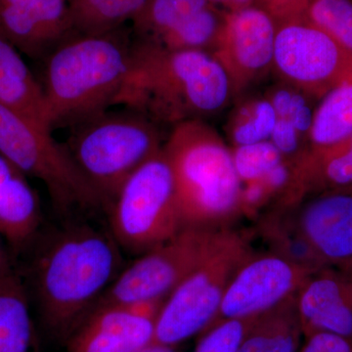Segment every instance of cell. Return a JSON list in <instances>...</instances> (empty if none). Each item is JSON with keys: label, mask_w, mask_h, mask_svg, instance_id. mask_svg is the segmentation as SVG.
Here are the masks:
<instances>
[{"label": "cell", "mask_w": 352, "mask_h": 352, "mask_svg": "<svg viewBox=\"0 0 352 352\" xmlns=\"http://www.w3.org/2000/svg\"><path fill=\"white\" fill-rule=\"evenodd\" d=\"M285 85L271 88L266 98L274 108L278 119L289 120L308 140L316 110L310 101L314 99L292 85Z\"/></svg>", "instance_id": "cell-29"}, {"label": "cell", "mask_w": 352, "mask_h": 352, "mask_svg": "<svg viewBox=\"0 0 352 352\" xmlns=\"http://www.w3.org/2000/svg\"><path fill=\"white\" fill-rule=\"evenodd\" d=\"M296 296L254 317L237 352H298L303 333Z\"/></svg>", "instance_id": "cell-21"}, {"label": "cell", "mask_w": 352, "mask_h": 352, "mask_svg": "<svg viewBox=\"0 0 352 352\" xmlns=\"http://www.w3.org/2000/svg\"><path fill=\"white\" fill-rule=\"evenodd\" d=\"M0 106L41 129L51 131L43 85L21 52L0 36Z\"/></svg>", "instance_id": "cell-19"}, {"label": "cell", "mask_w": 352, "mask_h": 352, "mask_svg": "<svg viewBox=\"0 0 352 352\" xmlns=\"http://www.w3.org/2000/svg\"><path fill=\"white\" fill-rule=\"evenodd\" d=\"M298 352H352V340L331 333H317L305 338Z\"/></svg>", "instance_id": "cell-34"}, {"label": "cell", "mask_w": 352, "mask_h": 352, "mask_svg": "<svg viewBox=\"0 0 352 352\" xmlns=\"http://www.w3.org/2000/svg\"><path fill=\"white\" fill-rule=\"evenodd\" d=\"M303 20L352 51V0H309Z\"/></svg>", "instance_id": "cell-28"}, {"label": "cell", "mask_w": 352, "mask_h": 352, "mask_svg": "<svg viewBox=\"0 0 352 352\" xmlns=\"http://www.w3.org/2000/svg\"><path fill=\"white\" fill-rule=\"evenodd\" d=\"M9 263H11V261L9 258L8 252L6 251V240L0 233V270Z\"/></svg>", "instance_id": "cell-37"}, {"label": "cell", "mask_w": 352, "mask_h": 352, "mask_svg": "<svg viewBox=\"0 0 352 352\" xmlns=\"http://www.w3.org/2000/svg\"><path fill=\"white\" fill-rule=\"evenodd\" d=\"M41 203L24 175L0 155V233L14 250L36 237L41 224Z\"/></svg>", "instance_id": "cell-18"}, {"label": "cell", "mask_w": 352, "mask_h": 352, "mask_svg": "<svg viewBox=\"0 0 352 352\" xmlns=\"http://www.w3.org/2000/svg\"><path fill=\"white\" fill-rule=\"evenodd\" d=\"M273 69L282 80L321 100L352 72V51L303 19L276 25Z\"/></svg>", "instance_id": "cell-10"}, {"label": "cell", "mask_w": 352, "mask_h": 352, "mask_svg": "<svg viewBox=\"0 0 352 352\" xmlns=\"http://www.w3.org/2000/svg\"><path fill=\"white\" fill-rule=\"evenodd\" d=\"M252 319H229L214 324L206 330L195 352H237Z\"/></svg>", "instance_id": "cell-31"}, {"label": "cell", "mask_w": 352, "mask_h": 352, "mask_svg": "<svg viewBox=\"0 0 352 352\" xmlns=\"http://www.w3.org/2000/svg\"><path fill=\"white\" fill-rule=\"evenodd\" d=\"M164 300L95 307L69 336L67 352H138L154 340Z\"/></svg>", "instance_id": "cell-13"}, {"label": "cell", "mask_w": 352, "mask_h": 352, "mask_svg": "<svg viewBox=\"0 0 352 352\" xmlns=\"http://www.w3.org/2000/svg\"><path fill=\"white\" fill-rule=\"evenodd\" d=\"M0 352H41L29 293L11 263L0 270Z\"/></svg>", "instance_id": "cell-20"}, {"label": "cell", "mask_w": 352, "mask_h": 352, "mask_svg": "<svg viewBox=\"0 0 352 352\" xmlns=\"http://www.w3.org/2000/svg\"><path fill=\"white\" fill-rule=\"evenodd\" d=\"M352 134V72L321 99L315 110L309 148L336 144Z\"/></svg>", "instance_id": "cell-23"}, {"label": "cell", "mask_w": 352, "mask_h": 352, "mask_svg": "<svg viewBox=\"0 0 352 352\" xmlns=\"http://www.w3.org/2000/svg\"><path fill=\"white\" fill-rule=\"evenodd\" d=\"M296 226L328 265L352 266V193H323L293 208Z\"/></svg>", "instance_id": "cell-16"}, {"label": "cell", "mask_w": 352, "mask_h": 352, "mask_svg": "<svg viewBox=\"0 0 352 352\" xmlns=\"http://www.w3.org/2000/svg\"><path fill=\"white\" fill-rule=\"evenodd\" d=\"M252 6H256V0H224L222 8L226 12H236Z\"/></svg>", "instance_id": "cell-35"}, {"label": "cell", "mask_w": 352, "mask_h": 352, "mask_svg": "<svg viewBox=\"0 0 352 352\" xmlns=\"http://www.w3.org/2000/svg\"><path fill=\"white\" fill-rule=\"evenodd\" d=\"M74 34L68 0H0V36L28 56L45 59Z\"/></svg>", "instance_id": "cell-14"}, {"label": "cell", "mask_w": 352, "mask_h": 352, "mask_svg": "<svg viewBox=\"0 0 352 352\" xmlns=\"http://www.w3.org/2000/svg\"><path fill=\"white\" fill-rule=\"evenodd\" d=\"M74 32L99 36L120 30L135 19L148 0H68Z\"/></svg>", "instance_id": "cell-24"}, {"label": "cell", "mask_w": 352, "mask_h": 352, "mask_svg": "<svg viewBox=\"0 0 352 352\" xmlns=\"http://www.w3.org/2000/svg\"><path fill=\"white\" fill-rule=\"evenodd\" d=\"M51 132L0 106L1 156L24 175L41 180L55 207L63 212L104 207L65 146L56 142Z\"/></svg>", "instance_id": "cell-8"}, {"label": "cell", "mask_w": 352, "mask_h": 352, "mask_svg": "<svg viewBox=\"0 0 352 352\" xmlns=\"http://www.w3.org/2000/svg\"><path fill=\"white\" fill-rule=\"evenodd\" d=\"M309 0H256V6L265 11L276 25L303 19Z\"/></svg>", "instance_id": "cell-33"}, {"label": "cell", "mask_w": 352, "mask_h": 352, "mask_svg": "<svg viewBox=\"0 0 352 352\" xmlns=\"http://www.w3.org/2000/svg\"><path fill=\"white\" fill-rule=\"evenodd\" d=\"M208 6V0H148L132 22L136 41L155 43Z\"/></svg>", "instance_id": "cell-25"}, {"label": "cell", "mask_w": 352, "mask_h": 352, "mask_svg": "<svg viewBox=\"0 0 352 352\" xmlns=\"http://www.w3.org/2000/svg\"><path fill=\"white\" fill-rule=\"evenodd\" d=\"M314 272L275 252H252L231 280L210 326L267 311L296 296Z\"/></svg>", "instance_id": "cell-11"}, {"label": "cell", "mask_w": 352, "mask_h": 352, "mask_svg": "<svg viewBox=\"0 0 352 352\" xmlns=\"http://www.w3.org/2000/svg\"><path fill=\"white\" fill-rule=\"evenodd\" d=\"M220 230L184 227L124 267L95 307L166 300L207 258Z\"/></svg>", "instance_id": "cell-9"}, {"label": "cell", "mask_w": 352, "mask_h": 352, "mask_svg": "<svg viewBox=\"0 0 352 352\" xmlns=\"http://www.w3.org/2000/svg\"><path fill=\"white\" fill-rule=\"evenodd\" d=\"M351 270H352V267H351Z\"/></svg>", "instance_id": "cell-39"}, {"label": "cell", "mask_w": 352, "mask_h": 352, "mask_svg": "<svg viewBox=\"0 0 352 352\" xmlns=\"http://www.w3.org/2000/svg\"><path fill=\"white\" fill-rule=\"evenodd\" d=\"M132 43L120 30L74 34L45 58L43 87L51 131L78 126L115 105L131 67Z\"/></svg>", "instance_id": "cell-3"}, {"label": "cell", "mask_w": 352, "mask_h": 352, "mask_svg": "<svg viewBox=\"0 0 352 352\" xmlns=\"http://www.w3.org/2000/svg\"><path fill=\"white\" fill-rule=\"evenodd\" d=\"M163 149L175 178L183 228H227L243 214V183L232 150L214 127L204 120L176 124Z\"/></svg>", "instance_id": "cell-4"}, {"label": "cell", "mask_w": 352, "mask_h": 352, "mask_svg": "<svg viewBox=\"0 0 352 352\" xmlns=\"http://www.w3.org/2000/svg\"><path fill=\"white\" fill-rule=\"evenodd\" d=\"M252 252L247 234L221 229L207 258L164 300L153 342L175 346L210 328L231 280Z\"/></svg>", "instance_id": "cell-6"}, {"label": "cell", "mask_w": 352, "mask_h": 352, "mask_svg": "<svg viewBox=\"0 0 352 352\" xmlns=\"http://www.w3.org/2000/svg\"><path fill=\"white\" fill-rule=\"evenodd\" d=\"M305 140L307 139L303 138L289 120L277 118L276 124L271 133L270 141L281 153L285 161L295 163L307 150L303 145Z\"/></svg>", "instance_id": "cell-32"}, {"label": "cell", "mask_w": 352, "mask_h": 352, "mask_svg": "<svg viewBox=\"0 0 352 352\" xmlns=\"http://www.w3.org/2000/svg\"><path fill=\"white\" fill-rule=\"evenodd\" d=\"M277 116L267 98L251 99L236 108L227 122L234 147L270 140Z\"/></svg>", "instance_id": "cell-27"}, {"label": "cell", "mask_w": 352, "mask_h": 352, "mask_svg": "<svg viewBox=\"0 0 352 352\" xmlns=\"http://www.w3.org/2000/svg\"><path fill=\"white\" fill-rule=\"evenodd\" d=\"M232 157L236 173L243 184L258 182L285 161L270 140L234 147Z\"/></svg>", "instance_id": "cell-30"}, {"label": "cell", "mask_w": 352, "mask_h": 352, "mask_svg": "<svg viewBox=\"0 0 352 352\" xmlns=\"http://www.w3.org/2000/svg\"><path fill=\"white\" fill-rule=\"evenodd\" d=\"M110 226L122 250L138 254L182 230L175 178L163 148L120 187L110 206Z\"/></svg>", "instance_id": "cell-7"}, {"label": "cell", "mask_w": 352, "mask_h": 352, "mask_svg": "<svg viewBox=\"0 0 352 352\" xmlns=\"http://www.w3.org/2000/svg\"><path fill=\"white\" fill-rule=\"evenodd\" d=\"M138 352H175L173 351V346H166V344H159V342H152L151 344L143 347Z\"/></svg>", "instance_id": "cell-36"}, {"label": "cell", "mask_w": 352, "mask_h": 352, "mask_svg": "<svg viewBox=\"0 0 352 352\" xmlns=\"http://www.w3.org/2000/svg\"><path fill=\"white\" fill-rule=\"evenodd\" d=\"M296 298L305 338L331 333L352 340V270L326 266L315 271Z\"/></svg>", "instance_id": "cell-15"}, {"label": "cell", "mask_w": 352, "mask_h": 352, "mask_svg": "<svg viewBox=\"0 0 352 352\" xmlns=\"http://www.w3.org/2000/svg\"><path fill=\"white\" fill-rule=\"evenodd\" d=\"M232 96L226 72L210 53L168 50L135 41L115 105L173 127L219 113Z\"/></svg>", "instance_id": "cell-2"}, {"label": "cell", "mask_w": 352, "mask_h": 352, "mask_svg": "<svg viewBox=\"0 0 352 352\" xmlns=\"http://www.w3.org/2000/svg\"><path fill=\"white\" fill-rule=\"evenodd\" d=\"M276 23L258 6L226 12L210 54L226 72L233 95L273 69Z\"/></svg>", "instance_id": "cell-12"}, {"label": "cell", "mask_w": 352, "mask_h": 352, "mask_svg": "<svg viewBox=\"0 0 352 352\" xmlns=\"http://www.w3.org/2000/svg\"><path fill=\"white\" fill-rule=\"evenodd\" d=\"M261 237L270 251L312 271L329 266L308 244L293 215V208H277L259 220Z\"/></svg>", "instance_id": "cell-22"}, {"label": "cell", "mask_w": 352, "mask_h": 352, "mask_svg": "<svg viewBox=\"0 0 352 352\" xmlns=\"http://www.w3.org/2000/svg\"><path fill=\"white\" fill-rule=\"evenodd\" d=\"M224 14L226 11L221 12L217 7L210 4L155 43H147L168 50H198L210 53L219 38Z\"/></svg>", "instance_id": "cell-26"}, {"label": "cell", "mask_w": 352, "mask_h": 352, "mask_svg": "<svg viewBox=\"0 0 352 352\" xmlns=\"http://www.w3.org/2000/svg\"><path fill=\"white\" fill-rule=\"evenodd\" d=\"M122 248L111 232L75 224L58 233L39 254L34 293L45 327L66 340L91 314L124 270Z\"/></svg>", "instance_id": "cell-1"}, {"label": "cell", "mask_w": 352, "mask_h": 352, "mask_svg": "<svg viewBox=\"0 0 352 352\" xmlns=\"http://www.w3.org/2000/svg\"><path fill=\"white\" fill-rule=\"evenodd\" d=\"M64 146L104 207H110L127 178L164 145L157 124L127 109L74 126Z\"/></svg>", "instance_id": "cell-5"}, {"label": "cell", "mask_w": 352, "mask_h": 352, "mask_svg": "<svg viewBox=\"0 0 352 352\" xmlns=\"http://www.w3.org/2000/svg\"><path fill=\"white\" fill-rule=\"evenodd\" d=\"M293 166L292 199L302 203L311 193H352V134L327 147L307 148Z\"/></svg>", "instance_id": "cell-17"}, {"label": "cell", "mask_w": 352, "mask_h": 352, "mask_svg": "<svg viewBox=\"0 0 352 352\" xmlns=\"http://www.w3.org/2000/svg\"><path fill=\"white\" fill-rule=\"evenodd\" d=\"M208 2H210V3L212 4V6H214L219 8V6L222 7V6H223L224 0H208Z\"/></svg>", "instance_id": "cell-38"}]
</instances>
